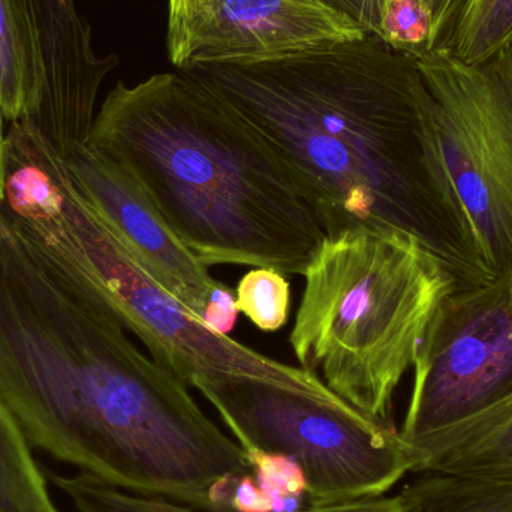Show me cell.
I'll use <instances>...</instances> for the list:
<instances>
[{"label":"cell","instance_id":"30bf717a","mask_svg":"<svg viewBox=\"0 0 512 512\" xmlns=\"http://www.w3.org/2000/svg\"><path fill=\"white\" fill-rule=\"evenodd\" d=\"M62 159L78 194L110 224L153 279L203 319L222 282L174 236L137 185L87 143L78 144Z\"/></svg>","mask_w":512,"mask_h":512},{"label":"cell","instance_id":"603a6c76","mask_svg":"<svg viewBox=\"0 0 512 512\" xmlns=\"http://www.w3.org/2000/svg\"><path fill=\"white\" fill-rule=\"evenodd\" d=\"M210 0H168V21L191 14Z\"/></svg>","mask_w":512,"mask_h":512},{"label":"cell","instance_id":"7402d4cb","mask_svg":"<svg viewBox=\"0 0 512 512\" xmlns=\"http://www.w3.org/2000/svg\"><path fill=\"white\" fill-rule=\"evenodd\" d=\"M231 512H273V502L259 489L254 475H246L236 484Z\"/></svg>","mask_w":512,"mask_h":512},{"label":"cell","instance_id":"7c38bea8","mask_svg":"<svg viewBox=\"0 0 512 512\" xmlns=\"http://www.w3.org/2000/svg\"><path fill=\"white\" fill-rule=\"evenodd\" d=\"M417 474H448L512 487V396L414 445Z\"/></svg>","mask_w":512,"mask_h":512},{"label":"cell","instance_id":"5bb4252c","mask_svg":"<svg viewBox=\"0 0 512 512\" xmlns=\"http://www.w3.org/2000/svg\"><path fill=\"white\" fill-rule=\"evenodd\" d=\"M54 484L80 512H209L150 496L135 495L87 474L53 477ZM298 512H400L399 495L381 496L351 504L306 507Z\"/></svg>","mask_w":512,"mask_h":512},{"label":"cell","instance_id":"6da1fadb","mask_svg":"<svg viewBox=\"0 0 512 512\" xmlns=\"http://www.w3.org/2000/svg\"><path fill=\"white\" fill-rule=\"evenodd\" d=\"M0 206V403L30 447L135 495L231 512L245 450Z\"/></svg>","mask_w":512,"mask_h":512},{"label":"cell","instance_id":"3957f363","mask_svg":"<svg viewBox=\"0 0 512 512\" xmlns=\"http://www.w3.org/2000/svg\"><path fill=\"white\" fill-rule=\"evenodd\" d=\"M140 189L206 267L301 274L325 239L315 210L265 141L185 72L120 83L87 140Z\"/></svg>","mask_w":512,"mask_h":512},{"label":"cell","instance_id":"44dd1931","mask_svg":"<svg viewBox=\"0 0 512 512\" xmlns=\"http://www.w3.org/2000/svg\"><path fill=\"white\" fill-rule=\"evenodd\" d=\"M237 315H239V307H237L236 295L222 283L210 297L203 315L204 324L209 325L216 333L228 336L236 325Z\"/></svg>","mask_w":512,"mask_h":512},{"label":"cell","instance_id":"ac0fdd59","mask_svg":"<svg viewBox=\"0 0 512 512\" xmlns=\"http://www.w3.org/2000/svg\"><path fill=\"white\" fill-rule=\"evenodd\" d=\"M239 312L264 333L285 327L291 312V283L273 268H252L236 289Z\"/></svg>","mask_w":512,"mask_h":512},{"label":"cell","instance_id":"8992f818","mask_svg":"<svg viewBox=\"0 0 512 512\" xmlns=\"http://www.w3.org/2000/svg\"><path fill=\"white\" fill-rule=\"evenodd\" d=\"M191 388L245 453L283 454L300 465L307 507L381 498L420 468V451L394 424L367 417L330 388L300 390L233 376L197 379Z\"/></svg>","mask_w":512,"mask_h":512},{"label":"cell","instance_id":"9c48e42d","mask_svg":"<svg viewBox=\"0 0 512 512\" xmlns=\"http://www.w3.org/2000/svg\"><path fill=\"white\" fill-rule=\"evenodd\" d=\"M366 35L322 0H210L168 21L174 68L248 65L322 50Z\"/></svg>","mask_w":512,"mask_h":512},{"label":"cell","instance_id":"4fadbf2b","mask_svg":"<svg viewBox=\"0 0 512 512\" xmlns=\"http://www.w3.org/2000/svg\"><path fill=\"white\" fill-rule=\"evenodd\" d=\"M41 45L27 0H0V111L8 122L29 120L44 90Z\"/></svg>","mask_w":512,"mask_h":512},{"label":"cell","instance_id":"7a4b0ae2","mask_svg":"<svg viewBox=\"0 0 512 512\" xmlns=\"http://www.w3.org/2000/svg\"><path fill=\"white\" fill-rule=\"evenodd\" d=\"M183 72L276 153L325 236L355 225L394 228L444 262L456 291L495 277L448 179L417 60L366 33L270 62Z\"/></svg>","mask_w":512,"mask_h":512},{"label":"cell","instance_id":"cb8c5ba5","mask_svg":"<svg viewBox=\"0 0 512 512\" xmlns=\"http://www.w3.org/2000/svg\"><path fill=\"white\" fill-rule=\"evenodd\" d=\"M3 116L0 111V204L3 201V179H5V134H3Z\"/></svg>","mask_w":512,"mask_h":512},{"label":"cell","instance_id":"e0dca14e","mask_svg":"<svg viewBox=\"0 0 512 512\" xmlns=\"http://www.w3.org/2000/svg\"><path fill=\"white\" fill-rule=\"evenodd\" d=\"M512 45V0H468L450 53L466 63L484 62Z\"/></svg>","mask_w":512,"mask_h":512},{"label":"cell","instance_id":"5b68a950","mask_svg":"<svg viewBox=\"0 0 512 512\" xmlns=\"http://www.w3.org/2000/svg\"><path fill=\"white\" fill-rule=\"evenodd\" d=\"M2 207L26 239L93 289L150 357L189 388L197 379L227 376L328 388L316 373L216 333L186 309L78 194L62 155L39 132L6 144Z\"/></svg>","mask_w":512,"mask_h":512},{"label":"cell","instance_id":"ba28073f","mask_svg":"<svg viewBox=\"0 0 512 512\" xmlns=\"http://www.w3.org/2000/svg\"><path fill=\"white\" fill-rule=\"evenodd\" d=\"M412 367L399 430L412 447L512 396V274L445 298Z\"/></svg>","mask_w":512,"mask_h":512},{"label":"cell","instance_id":"52a82bcc","mask_svg":"<svg viewBox=\"0 0 512 512\" xmlns=\"http://www.w3.org/2000/svg\"><path fill=\"white\" fill-rule=\"evenodd\" d=\"M448 179L493 276L512 274V45L480 63L417 60Z\"/></svg>","mask_w":512,"mask_h":512},{"label":"cell","instance_id":"9a60e30c","mask_svg":"<svg viewBox=\"0 0 512 512\" xmlns=\"http://www.w3.org/2000/svg\"><path fill=\"white\" fill-rule=\"evenodd\" d=\"M400 512H512V487L448 474H424L399 493Z\"/></svg>","mask_w":512,"mask_h":512},{"label":"cell","instance_id":"d6986e66","mask_svg":"<svg viewBox=\"0 0 512 512\" xmlns=\"http://www.w3.org/2000/svg\"><path fill=\"white\" fill-rule=\"evenodd\" d=\"M259 489L273 502V512H298L307 507V480L303 469L283 454L246 453Z\"/></svg>","mask_w":512,"mask_h":512},{"label":"cell","instance_id":"2e32d148","mask_svg":"<svg viewBox=\"0 0 512 512\" xmlns=\"http://www.w3.org/2000/svg\"><path fill=\"white\" fill-rule=\"evenodd\" d=\"M0 512H59L32 447L0 403Z\"/></svg>","mask_w":512,"mask_h":512},{"label":"cell","instance_id":"277c9868","mask_svg":"<svg viewBox=\"0 0 512 512\" xmlns=\"http://www.w3.org/2000/svg\"><path fill=\"white\" fill-rule=\"evenodd\" d=\"M289 343L301 369L393 424L397 387L457 282L417 237L376 225L325 236L304 271Z\"/></svg>","mask_w":512,"mask_h":512},{"label":"cell","instance_id":"ffe728a7","mask_svg":"<svg viewBox=\"0 0 512 512\" xmlns=\"http://www.w3.org/2000/svg\"><path fill=\"white\" fill-rule=\"evenodd\" d=\"M322 2L354 21L364 32L376 35L382 6L388 0H322ZM420 2L429 6L453 44L457 23L468 0H420Z\"/></svg>","mask_w":512,"mask_h":512},{"label":"cell","instance_id":"8fae6325","mask_svg":"<svg viewBox=\"0 0 512 512\" xmlns=\"http://www.w3.org/2000/svg\"><path fill=\"white\" fill-rule=\"evenodd\" d=\"M44 62V101L71 107L98 95L102 81L119 65L114 54L99 57L92 30L75 0H27Z\"/></svg>","mask_w":512,"mask_h":512}]
</instances>
